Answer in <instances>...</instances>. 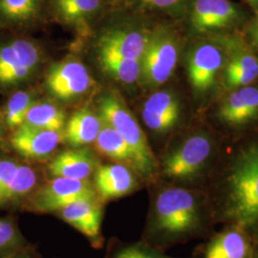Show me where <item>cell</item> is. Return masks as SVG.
<instances>
[{
  "instance_id": "35",
  "label": "cell",
  "mask_w": 258,
  "mask_h": 258,
  "mask_svg": "<svg viewBox=\"0 0 258 258\" xmlns=\"http://www.w3.org/2000/svg\"><path fill=\"white\" fill-rule=\"evenodd\" d=\"M251 258H258V244H255V245H254L253 252H252Z\"/></svg>"
},
{
  "instance_id": "20",
  "label": "cell",
  "mask_w": 258,
  "mask_h": 258,
  "mask_svg": "<svg viewBox=\"0 0 258 258\" xmlns=\"http://www.w3.org/2000/svg\"><path fill=\"white\" fill-rule=\"evenodd\" d=\"M104 5L103 0H51V11L63 24L83 26L97 17Z\"/></svg>"
},
{
  "instance_id": "18",
  "label": "cell",
  "mask_w": 258,
  "mask_h": 258,
  "mask_svg": "<svg viewBox=\"0 0 258 258\" xmlns=\"http://www.w3.org/2000/svg\"><path fill=\"white\" fill-rule=\"evenodd\" d=\"M180 102L174 93L157 91L145 102L142 116L148 128L165 134L174 128L180 118Z\"/></svg>"
},
{
  "instance_id": "2",
  "label": "cell",
  "mask_w": 258,
  "mask_h": 258,
  "mask_svg": "<svg viewBox=\"0 0 258 258\" xmlns=\"http://www.w3.org/2000/svg\"><path fill=\"white\" fill-rule=\"evenodd\" d=\"M206 192L217 225L234 226L258 244V142L220 162Z\"/></svg>"
},
{
  "instance_id": "38",
  "label": "cell",
  "mask_w": 258,
  "mask_h": 258,
  "mask_svg": "<svg viewBox=\"0 0 258 258\" xmlns=\"http://www.w3.org/2000/svg\"><path fill=\"white\" fill-rule=\"evenodd\" d=\"M247 1L253 5H258V0H247Z\"/></svg>"
},
{
  "instance_id": "22",
  "label": "cell",
  "mask_w": 258,
  "mask_h": 258,
  "mask_svg": "<svg viewBox=\"0 0 258 258\" xmlns=\"http://www.w3.org/2000/svg\"><path fill=\"white\" fill-rule=\"evenodd\" d=\"M102 128L96 140V146L102 155L133 168V156L126 142L118 131L102 120ZM136 172V171H135Z\"/></svg>"
},
{
  "instance_id": "26",
  "label": "cell",
  "mask_w": 258,
  "mask_h": 258,
  "mask_svg": "<svg viewBox=\"0 0 258 258\" xmlns=\"http://www.w3.org/2000/svg\"><path fill=\"white\" fill-rule=\"evenodd\" d=\"M34 74L23 66L12 43L0 46V85H14L25 82Z\"/></svg>"
},
{
  "instance_id": "8",
  "label": "cell",
  "mask_w": 258,
  "mask_h": 258,
  "mask_svg": "<svg viewBox=\"0 0 258 258\" xmlns=\"http://www.w3.org/2000/svg\"><path fill=\"white\" fill-rule=\"evenodd\" d=\"M106 204L99 198L70 204L53 215L80 231L94 249H102L104 245L102 226Z\"/></svg>"
},
{
  "instance_id": "1",
  "label": "cell",
  "mask_w": 258,
  "mask_h": 258,
  "mask_svg": "<svg viewBox=\"0 0 258 258\" xmlns=\"http://www.w3.org/2000/svg\"><path fill=\"white\" fill-rule=\"evenodd\" d=\"M149 203L141 240L166 251L191 240L210 237L217 226L204 190L158 179L148 184Z\"/></svg>"
},
{
  "instance_id": "24",
  "label": "cell",
  "mask_w": 258,
  "mask_h": 258,
  "mask_svg": "<svg viewBox=\"0 0 258 258\" xmlns=\"http://www.w3.org/2000/svg\"><path fill=\"white\" fill-rule=\"evenodd\" d=\"M21 125L34 128L62 131L65 127V116L62 110L53 103L35 102L28 111Z\"/></svg>"
},
{
  "instance_id": "32",
  "label": "cell",
  "mask_w": 258,
  "mask_h": 258,
  "mask_svg": "<svg viewBox=\"0 0 258 258\" xmlns=\"http://www.w3.org/2000/svg\"><path fill=\"white\" fill-rule=\"evenodd\" d=\"M144 5L151 9L160 10L165 12H176L180 9L184 0H140Z\"/></svg>"
},
{
  "instance_id": "27",
  "label": "cell",
  "mask_w": 258,
  "mask_h": 258,
  "mask_svg": "<svg viewBox=\"0 0 258 258\" xmlns=\"http://www.w3.org/2000/svg\"><path fill=\"white\" fill-rule=\"evenodd\" d=\"M102 68L114 79L126 84L138 82L141 74V60L128 59L105 52H98Z\"/></svg>"
},
{
  "instance_id": "5",
  "label": "cell",
  "mask_w": 258,
  "mask_h": 258,
  "mask_svg": "<svg viewBox=\"0 0 258 258\" xmlns=\"http://www.w3.org/2000/svg\"><path fill=\"white\" fill-rule=\"evenodd\" d=\"M178 56L179 44L174 32L164 26L151 30L141 59L139 81L148 89L163 85L173 74Z\"/></svg>"
},
{
  "instance_id": "34",
  "label": "cell",
  "mask_w": 258,
  "mask_h": 258,
  "mask_svg": "<svg viewBox=\"0 0 258 258\" xmlns=\"http://www.w3.org/2000/svg\"><path fill=\"white\" fill-rule=\"evenodd\" d=\"M249 43L258 50V16L249 23L247 29Z\"/></svg>"
},
{
  "instance_id": "17",
  "label": "cell",
  "mask_w": 258,
  "mask_h": 258,
  "mask_svg": "<svg viewBox=\"0 0 258 258\" xmlns=\"http://www.w3.org/2000/svg\"><path fill=\"white\" fill-rule=\"evenodd\" d=\"M217 115L232 128H241L258 118V87L247 85L231 91L222 102Z\"/></svg>"
},
{
  "instance_id": "25",
  "label": "cell",
  "mask_w": 258,
  "mask_h": 258,
  "mask_svg": "<svg viewBox=\"0 0 258 258\" xmlns=\"http://www.w3.org/2000/svg\"><path fill=\"white\" fill-rule=\"evenodd\" d=\"M104 258L192 257H174L167 255L166 251L156 249L141 239L135 242H124L118 238H112L107 243Z\"/></svg>"
},
{
  "instance_id": "6",
  "label": "cell",
  "mask_w": 258,
  "mask_h": 258,
  "mask_svg": "<svg viewBox=\"0 0 258 258\" xmlns=\"http://www.w3.org/2000/svg\"><path fill=\"white\" fill-rule=\"evenodd\" d=\"M98 198L92 181L55 177L40 184L19 211L54 214L70 204Z\"/></svg>"
},
{
  "instance_id": "29",
  "label": "cell",
  "mask_w": 258,
  "mask_h": 258,
  "mask_svg": "<svg viewBox=\"0 0 258 258\" xmlns=\"http://www.w3.org/2000/svg\"><path fill=\"white\" fill-rule=\"evenodd\" d=\"M35 102V96L27 91H19L11 96L5 111V122L16 130L22 124L28 111Z\"/></svg>"
},
{
  "instance_id": "23",
  "label": "cell",
  "mask_w": 258,
  "mask_h": 258,
  "mask_svg": "<svg viewBox=\"0 0 258 258\" xmlns=\"http://www.w3.org/2000/svg\"><path fill=\"white\" fill-rule=\"evenodd\" d=\"M44 0H0V22L23 25L37 20Z\"/></svg>"
},
{
  "instance_id": "3",
  "label": "cell",
  "mask_w": 258,
  "mask_h": 258,
  "mask_svg": "<svg viewBox=\"0 0 258 258\" xmlns=\"http://www.w3.org/2000/svg\"><path fill=\"white\" fill-rule=\"evenodd\" d=\"M157 159L160 180L206 191L219 164L218 143L209 132L195 131L172 143Z\"/></svg>"
},
{
  "instance_id": "9",
  "label": "cell",
  "mask_w": 258,
  "mask_h": 258,
  "mask_svg": "<svg viewBox=\"0 0 258 258\" xmlns=\"http://www.w3.org/2000/svg\"><path fill=\"white\" fill-rule=\"evenodd\" d=\"M255 243L238 228L222 225L194 249L192 258H251Z\"/></svg>"
},
{
  "instance_id": "10",
  "label": "cell",
  "mask_w": 258,
  "mask_h": 258,
  "mask_svg": "<svg viewBox=\"0 0 258 258\" xmlns=\"http://www.w3.org/2000/svg\"><path fill=\"white\" fill-rule=\"evenodd\" d=\"M226 60L224 50L212 40L195 45L187 57V74L194 90L203 93L211 89Z\"/></svg>"
},
{
  "instance_id": "21",
  "label": "cell",
  "mask_w": 258,
  "mask_h": 258,
  "mask_svg": "<svg viewBox=\"0 0 258 258\" xmlns=\"http://www.w3.org/2000/svg\"><path fill=\"white\" fill-rule=\"evenodd\" d=\"M102 123V120L88 108L80 109L66 123L62 131L63 142L71 148L87 147L96 142Z\"/></svg>"
},
{
  "instance_id": "28",
  "label": "cell",
  "mask_w": 258,
  "mask_h": 258,
  "mask_svg": "<svg viewBox=\"0 0 258 258\" xmlns=\"http://www.w3.org/2000/svg\"><path fill=\"white\" fill-rule=\"evenodd\" d=\"M32 245L19 229L13 216L0 217V257Z\"/></svg>"
},
{
  "instance_id": "19",
  "label": "cell",
  "mask_w": 258,
  "mask_h": 258,
  "mask_svg": "<svg viewBox=\"0 0 258 258\" xmlns=\"http://www.w3.org/2000/svg\"><path fill=\"white\" fill-rule=\"evenodd\" d=\"M38 186L37 170L32 166L20 163L15 175L0 197V210L19 211Z\"/></svg>"
},
{
  "instance_id": "13",
  "label": "cell",
  "mask_w": 258,
  "mask_h": 258,
  "mask_svg": "<svg viewBox=\"0 0 258 258\" xmlns=\"http://www.w3.org/2000/svg\"><path fill=\"white\" fill-rule=\"evenodd\" d=\"M91 83L89 71L77 60H66L53 65L46 77L48 91L62 101L83 95L90 88Z\"/></svg>"
},
{
  "instance_id": "11",
  "label": "cell",
  "mask_w": 258,
  "mask_h": 258,
  "mask_svg": "<svg viewBox=\"0 0 258 258\" xmlns=\"http://www.w3.org/2000/svg\"><path fill=\"white\" fill-rule=\"evenodd\" d=\"M93 184L100 200L107 204L135 194L146 184L133 168L115 163L99 166L94 174Z\"/></svg>"
},
{
  "instance_id": "37",
  "label": "cell",
  "mask_w": 258,
  "mask_h": 258,
  "mask_svg": "<svg viewBox=\"0 0 258 258\" xmlns=\"http://www.w3.org/2000/svg\"><path fill=\"white\" fill-rule=\"evenodd\" d=\"M103 1L108 4H117L120 2V0H103Z\"/></svg>"
},
{
  "instance_id": "7",
  "label": "cell",
  "mask_w": 258,
  "mask_h": 258,
  "mask_svg": "<svg viewBox=\"0 0 258 258\" xmlns=\"http://www.w3.org/2000/svg\"><path fill=\"white\" fill-rule=\"evenodd\" d=\"M227 55L223 70L226 89L234 90L249 85L258 78V57L239 37L217 35L212 37Z\"/></svg>"
},
{
  "instance_id": "36",
  "label": "cell",
  "mask_w": 258,
  "mask_h": 258,
  "mask_svg": "<svg viewBox=\"0 0 258 258\" xmlns=\"http://www.w3.org/2000/svg\"><path fill=\"white\" fill-rule=\"evenodd\" d=\"M2 134H3V119L0 114V138L2 137Z\"/></svg>"
},
{
  "instance_id": "16",
  "label": "cell",
  "mask_w": 258,
  "mask_h": 258,
  "mask_svg": "<svg viewBox=\"0 0 258 258\" xmlns=\"http://www.w3.org/2000/svg\"><path fill=\"white\" fill-rule=\"evenodd\" d=\"M100 166V161L92 149L83 147L55 154L48 163L47 170L51 178L90 180Z\"/></svg>"
},
{
  "instance_id": "30",
  "label": "cell",
  "mask_w": 258,
  "mask_h": 258,
  "mask_svg": "<svg viewBox=\"0 0 258 258\" xmlns=\"http://www.w3.org/2000/svg\"><path fill=\"white\" fill-rule=\"evenodd\" d=\"M11 43L17 51L22 65L35 73L40 60L37 47L25 39H17Z\"/></svg>"
},
{
  "instance_id": "33",
  "label": "cell",
  "mask_w": 258,
  "mask_h": 258,
  "mask_svg": "<svg viewBox=\"0 0 258 258\" xmlns=\"http://www.w3.org/2000/svg\"><path fill=\"white\" fill-rule=\"evenodd\" d=\"M0 258H43L42 255L37 251L35 246L32 244L28 247L18 249L8 255H5Z\"/></svg>"
},
{
  "instance_id": "15",
  "label": "cell",
  "mask_w": 258,
  "mask_h": 258,
  "mask_svg": "<svg viewBox=\"0 0 258 258\" xmlns=\"http://www.w3.org/2000/svg\"><path fill=\"white\" fill-rule=\"evenodd\" d=\"M149 32L128 26L108 28L98 39V52L141 60L148 44Z\"/></svg>"
},
{
  "instance_id": "31",
  "label": "cell",
  "mask_w": 258,
  "mask_h": 258,
  "mask_svg": "<svg viewBox=\"0 0 258 258\" xmlns=\"http://www.w3.org/2000/svg\"><path fill=\"white\" fill-rule=\"evenodd\" d=\"M19 164V161L13 158L0 157V197L15 175Z\"/></svg>"
},
{
  "instance_id": "14",
  "label": "cell",
  "mask_w": 258,
  "mask_h": 258,
  "mask_svg": "<svg viewBox=\"0 0 258 258\" xmlns=\"http://www.w3.org/2000/svg\"><path fill=\"white\" fill-rule=\"evenodd\" d=\"M63 143L62 131L19 126L10 139V144L19 156L29 161H43L53 156Z\"/></svg>"
},
{
  "instance_id": "12",
  "label": "cell",
  "mask_w": 258,
  "mask_h": 258,
  "mask_svg": "<svg viewBox=\"0 0 258 258\" xmlns=\"http://www.w3.org/2000/svg\"><path fill=\"white\" fill-rule=\"evenodd\" d=\"M241 13L230 0H192L189 23L196 34H210L236 24Z\"/></svg>"
},
{
  "instance_id": "4",
  "label": "cell",
  "mask_w": 258,
  "mask_h": 258,
  "mask_svg": "<svg viewBox=\"0 0 258 258\" xmlns=\"http://www.w3.org/2000/svg\"><path fill=\"white\" fill-rule=\"evenodd\" d=\"M100 118L116 129L126 142L132 156L133 169L146 184L159 179V164L156 155L138 121L124 102L113 93L102 95L99 100Z\"/></svg>"
}]
</instances>
